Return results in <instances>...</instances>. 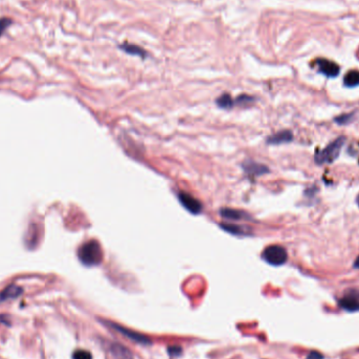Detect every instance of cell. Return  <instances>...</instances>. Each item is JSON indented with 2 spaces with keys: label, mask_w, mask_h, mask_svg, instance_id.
I'll use <instances>...</instances> for the list:
<instances>
[{
  "label": "cell",
  "mask_w": 359,
  "mask_h": 359,
  "mask_svg": "<svg viewBox=\"0 0 359 359\" xmlns=\"http://www.w3.org/2000/svg\"><path fill=\"white\" fill-rule=\"evenodd\" d=\"M77 254H78L79 261L84 266L88 267L98 266L103 261V251H102L100 243L96 239H90L82 244Z\"/></svg>",
  "instance_id": "cell-1"
},
{
  "label": "cell",
  "mask_w": 359,
  "mask_h": 359,
  "mask_svg": "<svg viewBox=\"0 0 359 359\" xmlns=\"http://www.w3.org/2000/svg\"><path fill=\"white\" fill-rule=\"evenodd\" d=\"M344 143H345L344 138H338L334 142L329 144L326 148L316 153L315 155L316 163L319 165H323V164H331L332 162H334L338 158L340 150L344 146Z\"/></svg>",
  "instance_id": "cell-2"
},
{
  "label": "cell",
  "mask_w": 359,
  "mask_h": 359,
  "mask_svg": "<svg viewBox=\"0 0 359 359\" xmlns=\"http://www.w3.org/2000/svg\"><path fill=\"white\" fill-rule=\"evenodd\" d=\"M262 258L273 266H280L284 265L288 260V253L284 247L278 245L268 246L262 253Z\"/></svg>",
  "instance_id": "cell-3"
},
{
  "label": "cell",
  "mask_w": 359,
  "mask_h": 359,
  "mask_svg": "<svg viewBox=\"0 0 359 359\" xmlns=\"http://www.w3.org/2000/svg\"><path fill=\"white\" fill-rule=\"evenodd\" d=\"M178 199L183 205V207L186 208L189 212H191L192 215H199V213L202 212V210H203L202 203L198 199H195L194 196L191 195L190 193L183 192V191L179 192Z\"/></svg>",
  "instance_id": "cell-4"
},
{
  "label": "cell",
  "mask_w": 359,
  "mask_h": 359,
  "mask_svg": "<svg viewBox=\"0 0 359 359\" xmlns=\"http://www.w3.org/2000/svg\"><path fill=\"white\" fill-rule=\"evenodd\" d=\"M316 64H317L319 72L328 77H336L340 72L338 64L328 59H318Z\"/></svg>",
  "instance_id": "cell-5"
},
{
  "label": "cell",
  "mask_w": 359,
  "mask_h": 359,
  "mask_svg": "<svg viewBox=\"0 0 359 359\" xmlns=\"http://www.w3.org/2000/svg\"><path fill=\"white\" fill-rule=\"evenodd\" d=\"M245 173L249 177H258L264 174L269 173V168L253 161H246L243 164Z\"/></svg>",
  "instance_id": "cell-6"
},
{
  "label": "cell",
  "mask_w": 359,
  "mask_h": 359,
  "mask_svg": "<svg viewBox=\"0 0 359 359\" xmlns=\"http://www.w3.org/2000/svg\"><path fill=\"white\" fill-rule=\"evenodd\" d=\"M110 326H112V328H114L119 333H121V334H123L125 337L130 338L131 340L135 341V343L143 344V345H149L150 344V340L147 337L143 336L142 334H139V333H135V332L130 331V330H127V329H124L122 327L117 326V324H115V323H110Z\"/></svg>",
  "instance_id": "cell-7"
},
{
  "label": "cell",
  "mask_w": 359,
  "mask_h": 359,
  "mask_svg": "<svg viewBox=\"0 0 359 359\" xmlns=\"http://www.w3.org/2000/svg\"><path fill=\"white\" fill-rule=\"evenodd\" d=\"M293 139V135L290 131H281L278 132L276 134H274L273 135L269 136L267 143L268 144H272V145H279V144H284V143H288L291 142Z\"/></svg>",
  "instance_id": "cell-8"
},
{
  "label": "cell",
  "mask_w": 359,
  "mask_h": 359,
  "mask_svg": "<svg viewBox=\"0 0 359 359\" xmlns=\"http://www.w3.org/2000/svg\"><path fill=\"white\" fill-rule=\"evenodd\" d=\"M119 48L128 55L139 56L141 58H145L147 56V52H145L142 47L133 44H128V42H123L122 45H119Z\"/></svg>",
  "instance_id": "cell-9"
},
{
  "label": "cell",
  "mask_w": 359,
  "mask_h": 359,
  "mask_svg": "<svg viewBox=\"0 0 359 359\" xmlns=\"http://www.w3.org/2000/svg\"><path fill=\"white\" fill-rule=\"evenodd\" d=\"M22 293V289L16 285H10L3 291L0 292V303L8 301V299L17 298Z\"/></svg>",
  "instance_id": "cell-10"
},
{
  "label": "cell",
  "mask_w": 359,
  "mask_h": 359,
  "mask_svg": "<svg viewBox=\"0 0 359 359\" xmlns=\"http://www.w3.org/2000/svg\"><path fill=\"white\" fill-rule=\"evenodd\" d=\"M220 215L221 217H223L227 220H233V221H238V220H244V219H248L249 216L247 215L246 212L237 210V209H231V208H223L220 210Z\"/></svg>",
  "instance_id": "cell-11"
},
{
  "label": "cell",
  "mask_w": 359,
  "mask_h": 359,
  "mask_svg": "<svg viewBox=\"0 0 359 359\" xmlns=\"http://www.w3.org/2000/svg\"><path fill=\"white\" fill-rule=\"evenodd\" d=\"M339 305L347 311H357L359 310V298L355 295H347L339 301Z\"/></svg>",
  "instance_id": "cell-12"
},
{
  "label": "cell",
  "mask_w": 359,
  "mask_h": 359,
  "mask_svg": "<svg viewBox=\"0 0 359 359\" xmlns=\"http://www.w3.org/2000/svg\"><path fill=\"white\" fill-rule=\"evenodd\" d=\"M344 84L348 88H354L359 85V71L352 70L348 72L344 78Z\"/></svg>",
  "instance_id": "cell-13"
},
{
  "label": "cell",
  "mask_w": 359,
  "mask_h": 359,
  "mask_svg": "<svg viewBox=\"0 0 359 359\" xmlns=\"http://www.w3.org/2000/svg\"><path fill=\"white\" fill-rule=\"evenodd\" d=\"M221 228L225 230V231L231 233V234H234V235H247V232L246 230L241 227V226H237V225H234V224H230V223H222L220 224Z\"/></svg>",
  "instance_id": "cell-14"
},
{
  "label": "cell",
  "mask_w": 359,
  "mask_h": 359,
  "mask_svg": "<svg viewBox=\"0 0 359 359\" xmlns=\"http://www.w3.org/2000/svg\"><path fill=\"white\" fill-rule=\"evenodd\" d=\"M235 103V101L231 98L229 93H224V95H221L217 99V104L219 107L222 108H230L232 107Z\"/></svg>",
  "instance_id": "cell-15"
},
{
  "label": "cell",
  "mask_w": 359,
  "mask_h": 359,
  "mask_svg": "<svg viewBox=\"0 0 359 359\" xmlns=\"http://www.w3.org/2000/svg\"><path fill=\"white\" fill-rule=\"evenodd\" d=\"M112 353L119 359H132V355L128 350L122 346L114 345L112 348Z\"/></svg>",
  "instance_id": "cell-16"
},
{
  "label": "cell",
  "mask_w": 359,
  "mask_h": 359,
  "mask_svg": "<svg viewBox=\"0 0 359 359\" xmlns=\"http://www.w3.org/2000/svg\"><path fill=\"white\" fill-rule=\"evenodd\" d=\"M73 359H92V355L87 350H76L73 354Z\"/></svg>",
  "instance_id": "cell-17"
},
{
  "label": "cell",
  "mask_w": 359,
  "mask_h": 359,
  "mask_svg": "<svg viewBox=\"0 0 359 359\" xmlns=\"http://www.w3.org/2000/svg\"><path fill=\"white\" fill-rule=\"evenodd\" d=\"M253 101H254V98H252L250 96H247V95H242L236 99L235 102L238 104H248L249 102H253Z\"/></svg>",
  "instance_id": "cell-18"
},
{
  "label": "cell",
  "mask_w": 359,
  "mask_h": 359,
  "mask_svg": "<svg viewBox=\"0 0 359 359\" xmlns=\"http://www.w3.org/2000/svg\"><path fill=\"white\" fill-rule=\"evenodd\" d=\"M307 359H323V356L319 352L312 351V352H310L309 354H308Z\"/></svg>",
  "instance_id": "cell-19"
},
{
  "label": "cell",
  "mask_w": 359,
  "mask_h": 359,
  "mask_svg": "<svg viewBox=\"0 0 359 359\" xmlns=\"http://www.w3.org/2000/svg\"><path fill=\"white\" fill-rule=\"evenodd\" d=\"M181 351H182V349L180 347H170V348H168V352H169L170 355H179V354H181Z\"/></svg>",
  "instance_id": "cell-20"
},
{
  "label": "cell",
  "mask_w": 359,
  "mask_h": 359,
  "mask_svg": "<svg viewBox=\"0 0 359 359\" xmlns=\"http://www.w3.org/2000/svg\"><path fill=\"white\" fill-rule=\"evenodd\" d=\"M354 267L355 268H359V255L356 258L355 262H354Z\"/></svg>",
  "instance_id": "cell-21"
},
{
  "label": "cell",
  "mask_w": 359,
  "mask_h": 359,
  "mask_svg": "<svg viewBox=\"0 0 359 359\" xmlns=\"http://www.w3.org/2000/svg\"><path fill=\"white\" fill-rule=\"evenodd\" d=\"M357 204H358V206H359V195L357 196Z\"/></svg>",
  "instance_id": "cell-22"
}]
</instances>
